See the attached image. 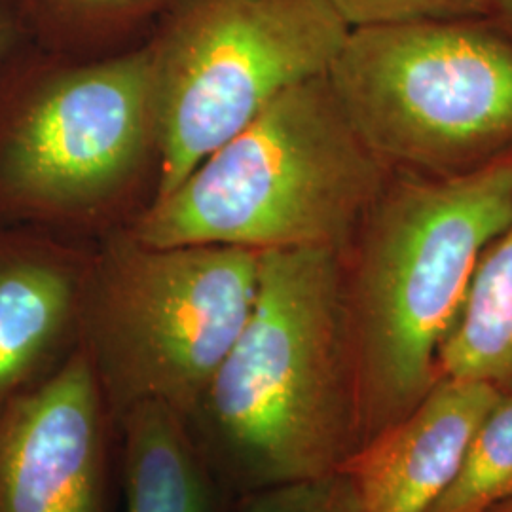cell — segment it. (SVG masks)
<instances>
[{"label":"cell","instance_id":"cell-1","mask_svg":"<svg viewBox=\"0 0 512 512\" xmlns=\"http://www.w3.org/2000/svg\"><path fill=\"white\" fill-rule=\"evenodd\" d=\"M184 421L238 499L346 467L363 440L342 251L260 255L251 315Z\"/></svg>","mask_w":512,"mask_h":512},{"label":"cell","instance_id":"cell-2","mask_svg":"<svg viewBox=\"0 0 512 512\" xmlns=\"http://www.w3.org/2000/svg\"><path fill=\"white\" fill-rule=\"evenodd\" d=\"M511 226L512 152L448 177L391 173L344 253L361 448L439 380L476 266Z\"/></svg>","mask_w":512,"mask_h":512},{"label":"cell","instance_id":"cell-3","mask_svg":"<svg viewBox=\"0 0 512 512\" xmlns=\"http://www.w3.org/2000/svg\"><path fill=\"white\" fill-rule=\"evenodd\" d=\"M391 173L325 74L281 93L150 203L131 234L152 247L346 253Z\"/></svg>","mask_w":512,"mask_h":512},{"label":"cell","instance_id":"cell-4","mask_svg":"<svg viewBox=\"0 0 512 512\" xmlns=\"http://www.w3.org/2000/svg\"><path fill=\"white\" fill-rule=\"evenodd\" d=\"M260 255L152 247L129 230L92 256L80 349L114 427L139 404L192 412L255 306Z\"/></svg>","mask_w":512,"mask_h":512},{"label":"cell","instance_id":"cell-5","mask_svg":"<svg viewBox=\"0 0 512 512\" xmlns=\"http://www.w3.org/2000/svg\"><path fill=\"white\" fill-rule=\"evenodd\" d=\"M329 78L391 169L448 177L512 152V38L476 19L351 29Z\"/></svg>","mask_w":512,"mask_h":512},{"label":"cell","instance_id":"cell-6","mask_svg":"<svg viewBox=\"0 0 512 512\" xmlns=\"http://www.w3.org/2000/svg\"><path fill=\"white\" fill-rule=\"evenodd\" d=\"M152 158L150 44L90 65H23L0 95V224L88 219L118 202Z\"/></svg>","mask_w":512,"mask_h":512},{"label":"cell","instance_id":"cell-7","mask_svg":"<svg viewBox=\"0 0 512 512\" xmlns=\"http://www.w3.org/2000/svg\"><path fill=\"white\" fill-rule=\"evenodd\" d=\"M349 31L330 0H183L150 44L158 114L152 202L281 93L329 74Z\"/></svg>","mask_w":512,"mask_h":512},{"label":"cell","instance_id":"cell-8","mask_svg":"<svg viewBox=\"0 0 512 512\" xmlns=\"http://www.w3.org/2000/svg\"><path fill=\"white\" fill-rule=\"evenodd\" d=\"M116 427L84 351L0 404V512H107Z\"/></svg>","mask_w":512,"mask_h":512},{"label":"cell","instance_id":"cell-9","mask_svg":"<svg viewBox=\"0 0 512 512\" xmlns=\"http://www.w3.org/2000/svg\"><path fill=\"white\" fill-rule=\"evenodd\" d=\"M90 266L59 239L0 224V404L73 357Z\"/></svg>","mask_w":512,"mask_h":512},{"label":"cell","instance_id":"cell-10","mask_svg":"<svg viewBox=\"0 0 512 512\" xmlns=\"http://www.w3.org/2000/svg\"><path fill=\"white\" fill-rule=\"evenodd\" d=\"M494 387L440 376L406 416L349 459L363 512H429L459 475L478 427L495 403Z\"/></svg>","mask_w":512,"mask_h":512},{"label":"cell","instance_id":"cell-11","mask_svg":"<svg viewBox=\"0 0 512 512\" xmlns=\"http://www.w3.org/2000/svg\"><path fill=\"white\" fill-rule=\"evenodd\" d=\"M126 512H234L232 494L192 439L179 412L131 408L116 425Z\"/></svg>","mask_w":512,"mask_h":512},{"label":"cell","instance_id":"cell-12","mask_svg":"<svg viewBox=\"0 0 512 512\" xmlns=\"http://www.w3.org/2000/svg\"><path fill=\"white\" fill-rule=\"evenodd\" d=\"M440 376L512 393V226L476 266L458 321L437 357Z\"/></svg>","mask_w":512,"mask_h":512},{"label":"cell","instance_id":"cell-13","mask_svg":"<svg viewBox=\"0 0 512 512\" xmlns=\"http://www.w3.org/2000/svg\"><path fill=\"white\" fill-rule=\"evenodd\" d=\"M512 497V393L476 431L459 475L429 512H488Z\"/></svg>","mask_w":512,"mask_h":512},{"label":"cell","instance_id":"cell-14","mask_svg":"<svg viewBox=\"0 0 512 512\" xmlns=\"http://www.w3.org/2000/svg\"><path fill=\"white\" fill-rule=\"evenodd\" d=\"M234 512H363L344 471L241 495Z\"/></svg>","mask_w":512,"mask_h":512},{"label":"cell","instance_id":"cell-15","mask_svg":"<svg viewBox=\"0 0 512 512\" xmlns=\"http://www.w3.org/2000/svg\"><path fill=\"white\" fill-rule=\"evenodd\" d=\"M349 29L439 19H478L494 0H330Z\"/></svg>","mask_w":512,"mask_h":512},{"label":"cell","instance_id":"cell-16","mask_svg":"<svg viewBox=\"0 0 512 512\" xmlns=\"http://www.w3.org/2000/svg\"><path fill=\"white\" fill-rule=\"evenodd\" d=\"M25 27L10 0H0V95L25 63H19Z\"/></svg>","mask_w":512,"mask_h":512},{"label":"cell","instance_id":"cell-17","mask_svg":"<svg viewBox=\"0 0 512 512\" xmlns=\"http://www.w3.org/2000/svg\"><path fill=\"white\" fill-rule=\"evenodd\" d=\"M55 10L74 14V16H92V18H128L145 14L150 8H156L167 0H44Z\"/></svg>","mask_w":512,"mask_h":512},{"label":"cell","instance_id":"cell-18","mask_svg":"<svg viewBox=\"0 0 512 512\" xmlns=\"http://www.w3.org/2000/svg\"><path fill=\"white\" fill-rule=\"evenodd\" d=\"M492 12L501 21L505 33L512 38V0H494Z\"/></svg>","mask_w":512,"mask_h":512},{"label":"cell","instance_id":"cell-19","mask_svg":"<svg viewBox=\"0 0 512 512\" xmlns=\"http://www.w3.org/2000/svg\"><path fill=\"white\" fill-rule=\"evenodd\" d=\"M488 512H512V497L501 501L499 505H495V507H492Z\"/></svg>","mask_w":512,"mask_h":512}]
</instances>
